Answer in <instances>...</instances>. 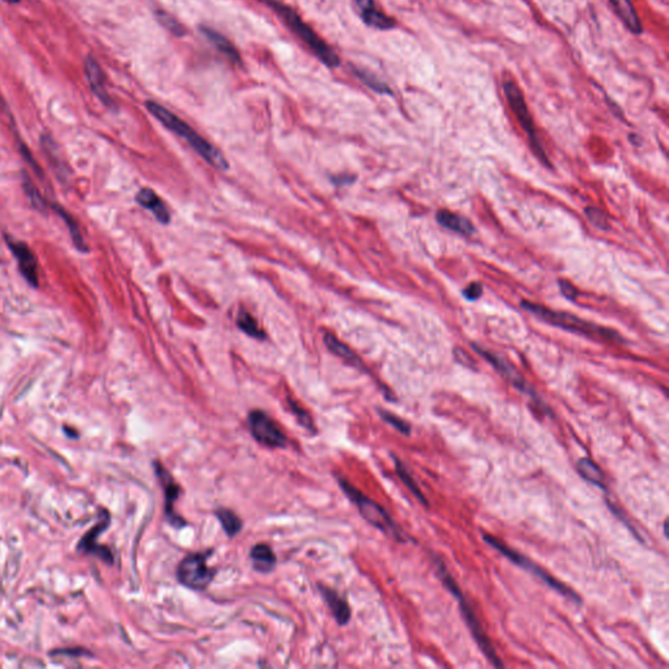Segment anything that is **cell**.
<instances>
[{"label":"cell","mask_w":669,"mask_h":669,"mask_svg":"<svg viewBox=\"0 0 669 669\" xmlns=\"http://www.w3.org/2000/svg\"><path fill=\"white\" fill-rule=\"evenodd\" d=\"M145 107L161 125L171 129V132H174L180 138L184 139L187 144L211 166L221 171L229 169V162L221 153V150L211 144L207 139L203 138L202 135H199L190 125H187L184 120H182L181 118L171 113L169 109L159 105V102H155V101H147Z\"/></svg>","instance_id":"cell-1"},{"label":"cell","mask_w":669,"mask_h":669,"mask_svg":"<svg viewBox=\"0 0 669 669\" xmlns=\"http://www.w3.org/2000/svg\"><path fill=\"white\" fill-rule=\"evenodd\" d=\"M269 7L277 16L284 22L288 28L297 36L298 38L308 46L319 61L329 68H336L340 65V58L329 47L324 40L318 36L315 31L302 20V17L292 7L283 3L281 0H259Z\"/></svg>","instance_id":"cell-2"},{"label":"cell","mask_w":669,"mask_h":669,"mask_svg":"<svg viewBox=\"0 0 669 669\" xmlns=\"http://www.w3.org/2000/svg\"><path fill=\"white\" fill-rule=\"evenodd\" d=\"M521 306L526 311L542 319V322L554 327H560L565 331H570L576 335L587 336L590 339H600V340H622L616 331L601 327L592 322H587L570 313L553 311L551 308H545L539 304H533L530 301H521Z\"/></svg>","instance_id":"cell-3"},{"label":"cell","mask_w":669,"mask_h":669,"mask_svg":"<svg viewBox=\"0 0 669 669\" xmlns=\"http://www.w3.org/2000/svg\"><path fill=\"white\" fill-rule=\"evenodd\" d=\"M436 567H438V573L441 575V579H442L443 584L446 585L447 590L455 596V599L459 603V608H460L463 617H464V621L467 622L468 627H469L472 636L475 638L478 647L481 648V651L489 659L490 663H493L496 667H503V663L499 660L498 655L496 654L493 645L489 640L488 636L482 630L481 624H480L478 617L475 615L473 609L468 604L466 597L463 595L462 590L459 588L457 582L454 581V578L447 572L445 563L442 562L441 560H436Z\"/></svg>","instance_id":"cell-4"},{"label":"cell","mask_w":669,"mask_h":669,"mask_svg":"<svg viewBox=\"0 0 669 669\" xmlns=\"http://www.w3.org/2000/svg\"><path fill=\"white\" fill-rule=\"evenodd\" d=\"M339 485L344 490V493L347 494V497L351 499L352 502L359 507L362 517L369 521L372 526L384 532V533L393 535L396 540L404 542L403 532L399 530V527L395 524V521L391 519V517L387 514V511L384 510L381 505H378L375 501L363 496L360 490H357L353 485H351L349 482H347L343 478H339Z\"/></svg>","instance_id":"cell-5"},{"label":"cell","mask_w":669,"mask_h":669,"mask_svg":"<svg viewBox=\"0 0 669 669\" xmlns=\"http://www.w3.org/2000/svg\"><path fill=\"white\" fill-rule=\"evenodd\" d=\"M482 537H484L485 542H488L490 546H493L496 551H498V552L501 553L503 557H506L509 561L515 563L517 566H519L521 569H524V570H527V572L533 574L535 576H537L539 579H542L544 583L548 584L551 588L556 590V591L560 592L561 595L566 596V597L572 599L574 601H578V603L582 601L581 597L576 595L572 588H569L566 584L561 583L560 581H557L556 578H553L551 574L546 573L539 565L532 562L531 560H528L526 556H523L521 553L511 549L505 542H499V540H497V539H496L494 536H491V535L482 533Z\"/></svg>","instance_id":"cell-6"},{"label":"cell","mask_w":669,"mask_h":669,"mask_svg":"<svg viewBox=\"0 0 669 669\" xmlns=\"http://www.w3.org/2000/svg\"><path fill=\"white\" fill-rule=\"evenodd\" d=\"M503 92H505V96L507 98V102H509V105H510L511 110L514 111V114H515V117L518 119V122L521 123V128L526 131L527 136L530 139L533 153L537 156V159H540L544 165H546L548 168H552L551 161L546 157L545 150L542 148V143H540V140L537 138V134H536V129H535V126H533L531 114H530V111H528V107H527L526 100H524V96H523L521 89L517 86L515 83L507 81V83L503 84Z\"/></svg>","instance_id":"cell-7"},{"label":"cell","mask_w":669,"mask_h":669,"mask_svg":"<svg viewBox=\"0 0 669 669\" xmlns=\"http://www.w3.org/2000/svg\"><path fill=\"white\" fill-rule=\"evenodd\" d=\"M210 556V552L191 553L184 557L177 569L178 582L196 591L205 590L214 578V570L207 565Z\"/></svg>","instance_id":"cell-8"},{"label":"cell","mask_w":669,"mask_h":669,"mask_svg":"<svg viewBox=\"0 0 669 669\" xmlns=\"http://www.w3.org/2000/svg\"><path fill=\"white\" fill-rule=\"evenodd\" d=\"M249 426L251 434L259 443L271 448L287 446V436L266 412L259 409L250 412Z\"/></svg>","instance_id":"cell-9"},{"label":"cell","mask_w":669,"mask_h":669,"mask_svg":"<svg viewBox=\"0 0 669 669\" xmlns=\"http://www.w3.org/2000/svg\"><path fill=\"white\" fill-rule=\"evenodd\" d=\"M472 348L478 352L480 356H482L491 366H494V369L498 370L505 378H507L515 388H518L521 393L530 395L531 399L535 400V403H537L539 405H542V407L545 408V404L542 403V400L539 399V396L536 395L535 390H533L531 386L527 383V381L521 377V372H518L514 366H511L509 362L505 361L502 357H499L496 353L487 351L485 348L480 347L478 344H475V343L472 344ZM545 409H546V408H545Z\"/></svg>","instance_id":"cell-10"},{"label":"cell","mask_w":669,"mask_h":669,"mask_svg":"<svg viewBox=\"0 0 669 669\" xmlns=\"http://www.w3.org/2000/svg\"><path fill=\"white\" fill-rule=\"evenodd\" d=\"M155 469L165 493V517L168 521H171V526L182 528L186 526V521L174 511V503L181 494V487L175 482L174 478H171L166 468L159 464V462L155 463Z\"/></svg>","instance_id":"cell-11"},{"label":"cell","mask_w":669,"mask_h":669,"mask_svg":"<svg viewBox=\"0 0 669 669\" xmlns=\"http://www.w3.org/2000/svg\"><path fill=\"white\" fill-rule=\"evenodd\" d=\"M6 241H7V244H8L12 254L15 255L16 260H17V265H19L20 272H22L24 278L33 287H38V265H37V259H36L32 249L25 242L16 241L8 235L6 237Z\"/></svg>","instance_id":"cell-12"},{"label":"cell","mask_w":669,"mask_h":669,"mask_svg":"<svg viewBox=\"0 0 669 669\" xmlns=\"http://www.w3.org/2000/svg\"><path fill=\"white\" fill-rule=\"evenodd\" d=\"M84 71H86V80L89 83V86L92 92L96 95L97 98L110 109H114V101L109 95L107 89V76L104 74L100 63L97 62L93 56H88L84 62Z\"/></svg>","instance_id":"cell-13"},{"label":"cell","mask_w":669,"mask_h":669,"mask_svg":"<svg viewBox=\"0 0 669 669\" xmlns=\"http://www.w3.org/2000/svg\"><path fill=\"white\" fill-rule=\"evenodd\" d=\"M109 523H110V517H109L107 511H102L101 521H98L96 526L86 533V537H83V540L79 544V548L84 552L93 553L95 556H98L101 560L111 563L113 562V556H111L110 551L105 546H100L97 544V537L101 535V532L107 530L109 527Z\"/></svg>","instance_id":"cell-14"},{"label":"cell","mask_w":669,"mask_h":669,"mask_svg":"<svg viewBox=\"0 0 669 669\" xmlns=\"http://www.w3.org/2000/svg\"><path fill=\"white\" fill-rule=\"evenodd\" d=\"M135 200L139 205L143 208L148 210L155 214V217L159 220V223L168 225L171 221V214L168 205L159 198L156 191H153L149 187H144L139 190Z\"/></svg>","instance_id":"cell-15"},{"label":"cell","mask_w":669,"mask_h":669,"mask_svg":"<svg viewBox=\"0 0 669 669\" xmlns=\"http://www.w3.org/2000/svg\"><path fill=\"white\" fill-rule=\"evenodd\" d=\"M319 591L322 592V596L323 599L326 600L327 606H329L332 615L335 617L336 622L344 627L351 620V608L348 606V603L341 597L336 591L331 590V588H327L324 585H318Z\"/></svg>","instance_id":"cell-16"},{"label":"cell","mask_w":669,"mask_h":669,"mask_svg":"<svg viewBox=\"0 0 669 669\" xmlns=\"http://www.w3.org/2000/svg\"><path fill=\"white\" fill-rule=\"evenodd\" d=\"M200 32L208 40V42L211 43L219 53L223 54V56L228 58L230 62H233V63L241 62V55L238 53L237 47L221 33L214 31L210 26H205V25L200 26Z\"/></svg>","instance_id":"cell-17"},{"label":"cell","mask_w":669,"mask_h":669,"mask_svg":"<svg viewBox=\"0 0 669 669\" xmlns=\"http://www.w3.org/2000/svg\"><path fill=\"white\" fill-rule=\"evenodd\" d=\"M436 223H439L442 228L448 229L454 233L462 234L469 237L475 233V226L468 219L459 216L457 213L450 212L447 210H441L436 214Z\"/></svg>","instance_id":"cell-18"},{"label":"cell","mask_w":669,"mask_h":669,"mask_svg":"<svg viewBox=\"0 0 669 669\" xmlns=\"http://www.w3.org/2000/svg\"><path fill=\"white\" fill-rule=\"evenodd\" d=\"M323 341H324L326 347L329 348V351L333 353L335 356H338L343 361L349 363L353 368L365 369L361 359L354 352L352 351L347 344H344L343 341L339 340L333 333L326 332Z\"/></svg>","instance_id":"cell-19"},{"label":"cell","mask_w":669,"mask_h":669,"mask_svg":"<svg viewBox=\"0 0 669 669\" xmlns=\"http://www.w3.org/2000/svg\"><path fill=\"white\" fill-rule=\"evenodd\" d=\"M609 1L615 8L617 16L625 24V26L630 32L634 34L642 33V24L630 0H609Z\"/></svg>","instance_id":"cell-20"},{"label":"cell","mask_w":669,"mask_h":669,"mask_svg":"<svg viewBox=\"0 0 669 669\" xmlns=\"http://www.w3.org/2000/svg\"><path fill=\"white\" fill-rule=\"evenodd\" d=\"M250 558L254 565V569L259 573H271L276 566V556L267 544H256L250 552Z\"/></svg>","instance_id":"cell-21"},{"label":"cell","mask_w":669,"mask_h":669,"mask_svg":"<svg viewBox=\"0 0 669 669\" xmlns=\"http://www.w3.org/2000/svg\"><path fill=\"white\" fill-rule=\"evenodd\" d=\"M576 468H578V472L582 478L594 484L596 487L599 488L606 489V475L604 472L601 471V468L599 467L596 463H594L591 459L588 457H582L578 463H576Z\"/></svg>","instance_id":"cell-22"},{"label":"cell","mask_w":669,"mask_h":669,"mask_svg":"<svg viewBox=\"0 0 669 669\" xmlns=\"http://www.w3.org/2000/svg\"><path fill=\"white\" fill-rule=\"evenodd\" d=\"M52 208H53L55 212L58 213L62 219L64 220V223H67V228L71 233V237H72V241H74V247L77 250H80L81 253L84 251H88V247H86V241H84V237L81 235V232H80V228L79 225L76 223V220L74 219L72 214L67 212L64 208H62L61 205L58 204H49Z\"/></svg>","instance_id":"cell-23"},{"label":"cell","mask_w":669,"mask_h":669,"mask_svg":"<svg viewBox=\"0 0 669 669\" xmlns=\"http://www.w3.org/2000/svg\"><path fill=\"white\" fill-rule=\"evenodd\" d=\"M237 326L246 335H249L254 339H258V340H265L266 339V332L259 327L256 319L247 310H239V313L237 315Z\"/></svg>","instance_id":"cell-24"},{"label":"cell","mask_w":669,"mask_h":669,"mask_svg":"<svg viewBox=\"0 0 669 669\" xmlns=\"http://www.w3.org/2000/svg\"><path fill=\"white\" fill-rule=\"evenodd\" d=\"M214 515L221 523L223 531L229 537H233L237 533H239L244 527V523L239 519V517L229 509H219L216 510Z\"/></svg>","instance_id":"cell-25"},{"label":"cell","mask_w":669,"mask_h":669,"mask_svg":"<svg viewBox=\"0 0 669 669\" xmlns=\"http://www.w3.org/2000/svg\"><path fill=\"white\" fill-rule=\"evenodd\" d=\"M353 74L356 77H359L361 80L362 83L368 88H370L374 92L379 93V95H391L393 90L388 88V86L386 83H383L381 79H378L375 74H372V72H368L362 68H356L353 67Z\"/></svg>","instance_id":"cell-26"},{"label":"cell","mask_w":669,"mask_h":669,"mask_svg":"<svg viewBox=\"0 0 669 669\" xmlns=\"http://www.w3.org/2000/svg\"><path fill=\"white\" fill-rule=\"evenodd\" d=\"M395 467H396V473H398V476H399L400 480L403 481L404 485L408 488V490H409V491L414 494L416 498L420 499V501H421V503L427 505L425 496L423 494L421 489L418 488V485H417V482L414 481V478H412V475L408 472V469H407V467H405L403 463H402V460H400V459H398V457H395Z\"/></svg>","instance_id":"cell-27"},{"label":"cell","mask_w":669,"mask_h":669,"mask_svg":"<svg viewBox=\"0 0 669 669\" xmlns=\"http://www.w3.org/2000/svg\"><path fill=\"white\" fill-rule=\"evenodd\" d=\"M361 17L366 25L375 28V29H379V31H387V29H391L395 26V22L393 19L388 17L387 15H384L383 12L378 11L377 7L372 8L370 11L362 13Z\"/></svg>","instance_id":"cell-28"},{"label":"cell","mask_w":669,"mask_h":669,"mask_svg":"<svg viewBox=\"0 0 669 669\" xmlns=\"http://www.w3.org/2000/svg\"><path fill=\"white\" fill-rule=\"evenodd\" d=\"M155 16H156V20L159 22V25L166 29L168 32L171 33L173 36L175 37H183L186 34V29L184 26L182 25L181 22H178L173 15H171L169 12L164 11V10H157L155 12Z\"/></svg>","instance_id":"cell-29"},{"label":"cell","mask_w":669,"mask_h":669,"mask_svg":"<svg viewBox=\"0 0 669 669\" xmlns=\"http://www.w3.org/2000/svg\"><path fill=\"white\" fill-rule=\"evenodd\" d=\"M378 412L381 414L383 421H386L387 424L393 426L398 432H400L404 436H409V434H411V425H409L407 421H404L403 418L395 416V414H391V412L383 411V409H379Z\"/></svg>","instance_id":"cell-30"},{"label":"cell","mask_w":669,"mask_h":669,"mask_svg":"<svg viewBox=\"0 0 669 669\" xmlns=\"http://www.w3.org/2000/svg\"><path fill=\"white\" fill-rule=\"evenodd\" d=\"M585 216H587L588 221L592 223L597 229H601V230L609 229L608 216H606V213L603 212V211H600L599 208L587 207V208H585Z\"/></svg>","instance_id":"cell-31"},{"label":"cell","mask_w":669,"mask_h":669,"mask_svg":"<svg viewBox=\"0 0 669 669\" xmlns=\"http://www.w3.org/2000/svg\"><path fill=\"white\" fill-rule=\"evenodd\" d=\"M24 190L26 192V196L29 198V200L32 203L34 208H37V210H40V211H43V210L49 205V204H46V202H45L42 195L37 190V187H36L33 183L28 181L26 178H25V181H24Z\"/></svg>","instance_id":"cell-32"},{"label":"cell","mask_w":669,"mask_h":669,"mask_svg":"<svg viewBox=\"0 0 669 669\" xmlns=\"http://www.w3.org/2000/svg\"><path fill=\"white\" fill-rule=\"evenodd\" d=\"M289 403H290V407H292V411L297 416V420H299V424L305 426L308 430H314V424H313V421H311V418H310L308 412H305L299 405L293 403V402H290V400H289Z\"/></svg>","instance_id":"cell-33"},{"label":"cell","mask_w":669,"mask_h":669,"mask_svg":"<svg viewBox=\"0 0 669 669\" xmlns=\"http://www.w3.org/2000/svg\"><path fill=\"white\" fill-rule=\"evenodd\" d=\"M464 297L468 301H476L482 294V285L480 283H471L464 290H463Z\"/></svg>","instance_id":"cell-34"},{"label":"cell","mask_w":669,"mask_h":669,"mask_svg":"<svg viewBox=\"0 0 669 669\" xmlns=\"http://www.w3.org/2000/svg\"><path fill=\"white\" fill-rule=\"evenodd\" d=\"M558 285H560V290H561V293H562L565 297L567 298V299H572V301L576 299V297H578V290L575 289V287H574L572 283H569L567 280H560V281H558Z\"/></svg>","instance_id":"cell-35"},{"label":"cell","mask_w":669,"mask_h":669,"mask_svg":"<svg viewBox=\"0 0 669 669\" xmlns=\"http://www.w3.org/2000/svg\"><path fill=\"white\" fill-rule=\"evenodd\" d=\"M356 4L359 7V11H360V15L365 13V12L370 11L372 8H375V4L372 0H356Z\"/></svg>","instance_id":"cell-36"},{"label":"cell","mask_w":669,"mask_h":669,"mask_svg":"<svg viewBox=\"0 0 669 669\" xmlns=\"http://www.w3.org/2000/svg\"><path fill=\"white\" fill-rule=\"evenodd\" d=\"M455 356H457V361L464 363L466 366H471V365H472L471 357H469L467 353L463 351V349H455Z\"/></svg>","instance_id":"cell-37"},{"label":"cell","mask_w":669,"mask_h":669,"mask_svg":"<svg viewBox=\"0 0 669 669\" xmlns=\"http://www.w3.org/2000/svg\"><path fill=\"white\" fill-rule=\"evenodd\" d=\"M3 1H6L8 4H19L22 0H3Z\"/></svg>","instance_id":"cell-38"}]
</instances>
